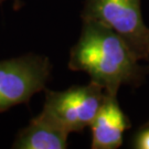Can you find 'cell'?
<instances>
[{
  "instance_id": "obj_4",
  "label": "cell",
  "mask_w": 149,
  "mask_h": 149,
  "mask_svg": "<svg viewBox=\"0 0 149 149\" xmlns=\"http://www.w3.org/2000/svg\"><path fill=\"white\" fill-rule=\"evenodd\" d=\"M105 95L104 88L92 81L86 85H74L65 91L45 90L42 112L69 134L81 133L91 126Z\"/></svg>"
},
{
  "instance_id": "obj_10",
  "label": "cell",
  "mask_w": 149,
  "mask_h": 149,
  "mask_svg": "<svg viewBox=\"0 0 149 149\" xmlns=\"http://www.w3.org/2000/svg\"><path fill=\"white\" fill-rule=\"evenodd\" d=\"M147 62H148V68H149V58H148V60H147Z\"/></svg>"
},
{
  "instance_id": "obj_7",
  "label": "cell",
  "mask_w": 149,
  "mask_h": 149,
  "mask_svg": "<svg viewBox=\"0 0 149 149\" xmlns=\"http://www.w3.org/2000/svg\"><path fill=\"white\" fill-rule=\"evenodd\" d=\"M133 147L137 149H149V127L143 126L134 138Z\"/></svg>"
},
{
  "instance_id": "obj_1",
  "label": "cell",
  "mask_w": 149,
  "mask_h": 149,
  "mask_svg": "<svg viewBox=\"0 0 149 149\" xmlns=\"http://www.w3.org/2000/svg\"><path fill=\"white\" fill-rule=\"evenodd\" d=\"M139 62L126 41L111 28L83 21L80 38L70 52L69 69L84 72L106 93L117 95L122 85L138 86L144 82L149 68Z\"/></svg>"
},
{
  "instance_id": "obj_2",
  "label": "cell",
  "mask_w": 149,
  "mask_h": 149,
  "mask_svg": "<svg viewBox=\"0 0 149 149\" xmlns=\"http://www.w3.org/2000/svg\"><path fill=\"white\" fill-rule=\"evenodd\" d=\"M81 18L111 28L140 61L148 60L149 28L141 16V0H85Z\"/></svg>"
},
{
  "instance_id": "obj_3",
  "label": "cell",
  "mask_w": 149,
  "mask_h": 149,
  "mask_svg": "<svg viewBox=\"0 0 149 149\" xmlns=\"http://www.w3.org/2000/svg\"><path fill=\"white\" fill-rule=\"evenodd\" d=\"M52 64L44 55L29 53L0 61V113L26 104L45 91Z\"/></svg>"
},
{
  "instance_id": "obj_9",
  "label": "cell",
  "mask_w": 149,
  "mask_h": 149,
  "mask_svg": "<svg viewBox=\"0 0 149 149\" xmlns=\"http://www.w3.org/2000/svg\"><path fill=\"white\" fill-rule=\"evenodd\" d=\"M144 126H148V127H149V120H148V122H147V123H146V124H145Z\"/></svg>"
},
{
  "instance_id": "obj_8",
  "label": "cell",
  "mask_w": 149,
  "mask_h": 149,
  "mask_svg": "<svg viewBox=\"0 0 149 149\" xmlns=\"http://www.w3.org/2000/svg\"><path fill=\"white\" fill-rule=\"evenodd\" d=\"M6 0H0V5H2V2H5ZM15 2H16V5H19L20 3V1L19 0H15Z\"/></svg>"
},
{
  "instance_id": "obj_5",
  "label": "cell",
  "mask_w": 149,
  "mask_h": 149,
  "mask_svg": "<svg viewBox=\"0 0 149 149\" xmlns=\"http://www.w3.org/2000/svg\"><path fill=\"white\" fill-rule=\"evenodd\" d=\"M130 123L122 111L117 95L106 93L100 111L91 124L92 149H117Z\"/></svg>"
},
{
  "instance_id": "obj_6",
  "label": "cell",
  "mask_w": 149,
  "mask_h": 149,
  "mask_svg": "<svg viewBox=\"0 0 149 149\" xmlns=\"http://www.w3.org/2000/svg\"><path fill=\"white\" fill-rule=\"evenodd\" d=\"M70 134L41 112L32 118L27 127L18 133L12 144L16 149H64Z\"/></svg>"
}]
</instances>
